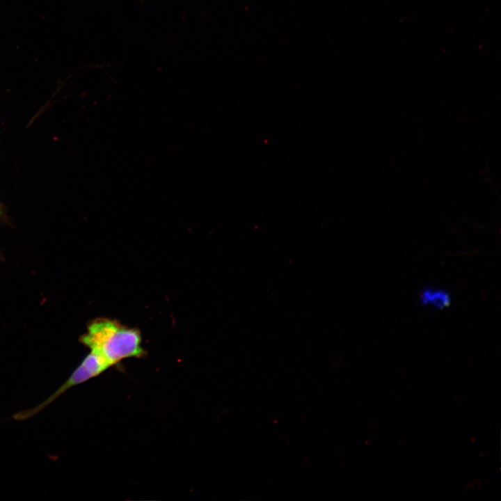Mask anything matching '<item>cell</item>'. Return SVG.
I'll return each instance as SVG.
<instances>
[{"label": "cell", "mask_w": 501, "mask_h": 501, "mask_svg": "<svg viewBox=\"0 0 501 501\" xmlns=\"http://www.w3.org/2000/svg\"><path fill=\"white\" fill-rule=\"evenodd\" d=\"M110 367L111 365L102 357L90 351L62 385L39 405L27 409V414L30 417L35 415L70 388L97 376Z\"/></svg>", "instance_id": "obj_2"}, {"label": "cell", "mask_w": 501, "mask_h": 501, "mask_svg": "<svg viewBox=\"0 0 501 501\" xmlns=\"http://www.w3.org/2000/svg\"><path fill=\"white\" fill-rule=\"evenodd\" d=\"M79 340L111 366L123 359L139 358L145 354L140 331L109 319L93 320Z\"/></svg>", "instance_id": "obj_1"}, {"label": "cell", "mask_w": 501, "mask_h": 501, "mask_svg": "<svg viewBox=\"0 0 501 501\" xmlns=\"http://www.w3.org/2000/svg\"><path fill=\"white\" fill-rule=\"evenodd\" d=\"M3 211H2V209H1V205H0V216H3Z\"/></svg>", "instance_id": "obj_4"}, {"label": "cell", "mask_w": 501, "mask_h": 501, "mask_svg": "<svg viewBox=\"0 0 501 501\" xmlns=\"http://www.w3.org/2000/svg\"><path fill=\"white\" fill-rule=\"evenodd\" d=\"M420 300L423 305L431 304L434 307L442 309L450 304L451 297L445 290L427 289L420 294Z\"/></svg>", "instance_id": "obj_3"}]
</instances>
